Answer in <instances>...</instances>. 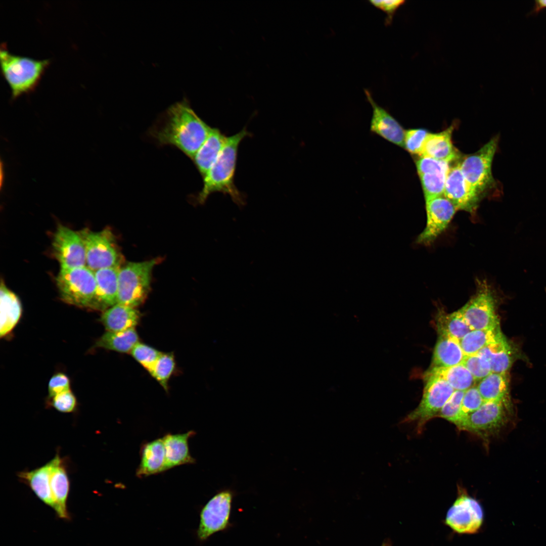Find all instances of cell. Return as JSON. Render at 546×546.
Returning <instances> with one entry per match:
<instances>
[{
	"instance_id": "1",
	"label": "cell",
	"mask_w": 546,
	"mask_h": 546,
	"mask_svg": "<svg viewBox=\"0 0 546 546\" xmlns=\"http://www.w3.org/2000/svg\"><path fill=\"white\" fill-rule=\"evenodd\" d=\"M212 127L183 100L171 105L162 118L150 130L159 146H171L191 160L209 135Z\"/></svg>"
},
{
	"instance_id": "2",
	"label": "cell",
	"mask_w": 546,
	"mask_h": 546,
	"mask_svg": "<svg viewBox=\"0 0 546 546\" xmlns=\"http://www.w3.org/2000/svg\"><path fill=\"white\" fill-rule=\"evenodd\" d=\"M250 133L246 128L227 137L224 145L218 157L203 177L202 190L196 195L198 204H203L213 193L220 192L229 195L239 206L245 204L243 195L235 185L238 151L242 140Z\"/></svg>"
},
{
	"instance_id": "3",
	"label": "cell",
	"mask_w": 546,
	"mask_h": 546,
	"mask_svg": "<svg viewBox=\"0 0 546 546\" xmlns=\"http://www.w3.org/2000/svg\"><path fill=\"white\" fill-rule=\"evenodd\" d=\"M514 418L511 400L484 401L477 410L465 418L457 428L476 434L487 442L501 433Z\"/></svg>"
},
{
	"instance_id": "4",
	"label": "cell",
	"mask_w": 546,
	"mask_h": 546,
	"mask_svg": "<svg viewBox=\"0 0 546 546\" xmlns=\"http://www.w3.org/2000/svg\"><path fill=\"white\" fill-rule=\"evenodd\" d=\"M3 45L0 51L2 72L10 87L12 99L32 91L36 86L49 60H36L10 54Z\"/></svg>"
},
{
	"instance_id": "5",
	"label": "cell",
	"mask_w": 546,
	"mask_h": 546,
	"mask_svg": "<svg viewBox=\"0 0 546 546\" xmlns=\"http://www.w3.org/2000/svg\"><path fill=\"white\" fill-rule=\"evenodd\" d=\"M159 260L128 262L121 266L117 303L136 308L144 302L150 291L152 270Z\"/></svg>"
},
{
	"instance_id": "6",
	"label": "cell",
	"mask_w": 546,
	"mask_h": 546,
	"mask_svg": "<svg viewBox=\"0 0 546 546\" xmlns=\"http://www.w3.org/2000/svg\"><path fill=\"white\" fill-rule=\"evenodd\" d=\"M498 139H491L476 152L466 156L459 163L469 188L480 199L497 187L491 167Z\"/></svg>"
},
{
	"instance_id": "7",
	"label": "cell",
	"mask_w": 546,
	"mask_h": 546,
	"mask_svg": "<svg viewBox=\"0 0 546 546\" xmlns=\"http://www.w3.org/2000/svg\"><path fill=\"white\" fill-rule=\"evenodd\" d=\"M79 233L85 246L86 266L92 270L123 265L122 255L113 233L109 228L98 232L85 228Z\"/></svg>"
},
{
	"instance_id": "8",
	"label": "cell",
	"mask_w": 546,
	"mask_h": 546,
	"mask_svg": "<svg viewBox=\"0 0 546 546\" xmlns=\"http://www.w3.org/2000/svg\"><path fill=\"white\" fill-rule=\"evenodd\" d=\"M56 280L62 300L76 306L89 307L96 289L94 271L86 266L61 268Z\"/></svg>"
},
{
	"instance_id": "9",
	"label": "cell",
	"mask_w": 546,
	"mask_h": 546,
	"mask_svg": "<svg viewBox=\"0 0 546 546\" xmlns=\"http://www.w3.org/2000/svg\"><path fill=\"white\" fill-rule=\"evenodd\" d=\"M426 384L421 402L400 424L415 422L418 432L422 431L429 421L438 417L443 405L454 390L446 381L439 378L426 376Z\"/></svg>"
},
{
	"instance_id": "10",
	"label": "cell",
	"mask_w": 546,
	"mask_h": 546,
	"mask_svg": "<svg viewBox=\"0 0 546 546\" xmlns=\"http://www.w3.org/2000/svg\"><path fill=\"white\" fill-rule=\"evenodd\" d=\"M460 310L472 330L499 326L493 291L485 281L478 283L475 295Z\"/></svg>"
},
{
	"instance_id": "11",
	"label": "cell",
	"mask_w": 546,
	"mask_h": 546,
	"mask_svg": "<svg viewBox=\"0 0 546 546\" xmlns=\"http://www.w3.org/2000/svg\"><path fill=\"white\" fill-rule=\"evenodd\" d=\"M233 492L221 490L213 496L202 509L197 535L200 541L206 540L213 534L226 530L231 526L230 516Z\"/></svg>"
},
{
	"instance_id": "12",
	"label": "cell",
	"mask_w": 546,
	"mask_h": 546,
	"mask_svg": "<svg viewBox=\"0 0 546 546\" xmlns=\"http://www.w3.org/2000/svg\"><path fill=\"white\" fill-rule=\"evenodd\" d=\"M52 248L61 268L86 266L85 246L79 231L59 225L53 235Z\"/></svg>"
},
{
	"instance_id": "13",
	"label": "cell",
	"mask_w": 546,
	"mask_h": 546,
	"mask_svg": "<svg viewBox=\"0 0 546 546\" xmlns=\"http://www.w3.org/2000/svg\"><path fill=\"white\" fill-rule=\"evenodd\" d=\"M483 518L479 503L461 492L448 511L446 523L459 533H473L480 527Z\"/></svg>"
},
{
	"instance_id": "14",
	"label": "cell",
	"mask_w": 546,
	"mask_h": 546,
	"mask_svg": "<svg viewBox=\"0 0 546 546\" xmlns=\"http://www.w3.org/2000/svg\"><path fill=\"white\" fill-rule=\"evenodd\" d=\"M425 201L426 224L417 242L429 245L446 230L457 210L443 195Z\"/></svg>"
},
{
	"instance_id": "15",
	"label": "cell",
	"mask_w": 546,
	"mask_h": 546,
	"mask_svg": "<svg viewBox=\"0 0 546 546\" xmlns=\"http://www.w3.org/2000/svg\"><path fill=\"white\" fill-rule=\"evenodd\" d=\"M416 167L425 200L443 195L450 167L449 162L420 157L416 162Z\"/></svg>"
},
{
	"instance_id": "16",
	"label": "cell",
	"mask_w": 546,
	"mask_h": 546,
	"mask_svg": "<svg viewBox=\"0 0 546 546\" xmlns=\"http://www.w3.org/2000/svg\"><path fill=\"white\" fill-rule=\"evenodd\" d=\"M443 195L452 203L457 210H464L471 213L476 211L481 200L469 188L459 163L450 167Z\"/></svg>"
},
{
	"instance_id": "17",
	"label": "cell",
	"mask_w": 546,
	"mask_h": 546,
	"mask_svg": "<svg viewBox=\"0 0 546 546\" xmlns=\"http://www.w3.org/2000/svg\"><path fill=\"white\" fill-rule=\"evenodd\" d=\"M365 93L373 109L370 126L371 132L388 142L403 147L405 130L386 110L375 102L369 90L365 89Z\"/></svg>"
},
{
	"instance_id": "18",
	"label": "cell",
	"mask_w": 546,
	"mask_h": 546,
	"mask_svg": "<svg viewBox=\"0 0 546 546\" xmlns=\"http://www.w3.org/2000/svg\"><path fill=\"white\" fill-rule=\"evenodd\" d=\"M120 267L105 268L94 271L96 289L89 308L104 311L117 303Z\"/></svg>"
},
{
	"instance_id": "19",
	"label": "cell",
	"mask_w": 546,
	"mask_h": 546,
	"mask_svg": "<svg viewBox=\"0 0 546 546\" xmlns=\"http://www.w3.org/2000/svg\"><path fill=\"white\" fill-rule=\"evenodd\" d=\"M52 466L50 485L57 516L65 520L70 518L67 510L69 491V480L64 459L57 453L51 460Z\"/></svg>"
},
{
	"instance_id": "20",
	"label": "cell",
	"mask_w": 546,
	"mask_h": 546,
	"mask_svg": "<svg viewBox=\"0 0 546 546\" xmlns=\"http://www.w3.org/2000/svg\"><path fill=\"white\" fill-rule=\"evenodd\" d=\"M453 126L435 133H429L423 146L420 157H427L451 162L459 157L451 140Z\"/></svg>"
},
{
	"instance_id": "21",
	"label": "cell",
	"mask_w": 546,
	"mask_h": 546,
	"mask_svg": "<svg viewBox=\"0 0 546 546\" xmlns=\"http://www.w3.org/2000/svg\"><path fill=\"white\" fill-rule=\"evenodd\" d=\"M51 460L42 466L30 471H23L17 474L20 481L29 486L37 497L52 508H55L50 479Z\"/></svg>"
},
{
	"instance_id": "22",
	"label": "cell",
	"mask_w": 546,
	"mask_h": 546,
	"mask_svg": "<svg viewBox=\"0 0 546 546\" xmlns=\"http://www.w3.org/2000/svg\"><path fill=\"white\" fill-rule=\"evenodd\" d=\"M141 317L136 308L117 303L103 312L100 321L107 332H122L134 328Z\"/></svg>"
},
{
	"instance_id": "23",
	"label": "cell",
	"mask_w": 546,
	"mask_h": 546,
	"mask_svg": "<svg viewBox=\"0 0 546 546\" xmlns=\"http://www.w3.org/2000/svg\"><path fill=\"white\" fill-rule=\"evenodd\" d=\"M478 354L489 362L492 373H507L517 354L514 347L505 336L480 350Z\"/></svg>"
},
{
	"instance_id": "24",
	"label": "cell",
	"mask_w": 546,
	"mask_h": 546,
	"mask_svg": "<svg viewBox=\"0 0 546 546\" xmlns=\"http://www.w3.org/2000/svg\"><path fill=\"white\" fill-rule=\"evenodd\" d=\"M226 138L219 129L212 128L207 139L195 154L192 160L202 177L218 157Z\"/></svg>"
},
{
	"instance_id": "25",
	"label": "cell",
	"mask_w": 546,
	"mask_h": 546,
	"mask_svg": "<svg viewBox=\"0 0 546 546\" xmlns=\"http://www.w3.org/2000/svg\"><path fill=\"white\" fill-rule=\"evenodd\" d=\"M194 434V431H190L183 434H167L162 438L165 452V470L194 463L188 447V439Z\"/></svg>"
},
{
	"instance_id": "26",
	"label": "cell",
	"mask_w": 546,
	"mask_h": 546,
	"mask_svg": "<svg viewBox=\"0 0 546 546\" xmlns=\"http://www.w3.org/2000/svg\"><path fill=\"white\" fill-rule=\"evenodd\" d=\"M465 356L459 340L439 334L434 350L432 367H448L460 365Z\"/></svg>"
},
{
	"instance_id": "27",
	"label": "cell",
	"mask_w": 546,
	"mask_h": 546,
	"mask_svg": "<svg viewBox=\"0 0 546 546\" xmlns=\"http://www.w3.org/2000/svg\"><path fill=\"white\" fill-rule=\"evenodd\" d=\"M165 452L162 438L144 445L142 450L141 463L138 468V477L148 476L165 471Z\"/></svg>"
},
{
	"instance_id": "28",
	"label": "cell",
	"mask_w": 546,
	"mask_h": 546,
	"mask_svg": "<svg viewBox=\"0 0 546 546\" xmlns=\"http://www.w3.org/2000/svg\"><path fill=\"white\" fill-rule=\"evenodd\" d=\"M1 337L10 332L18 322L21 315L20 301L16 295L1 282L0 288Z\"/></svg>"
},
{
	"instance_id": "29",
	"label": "cell",
	"mask_w": 546,
	"mask_h": 546,
	"mask_svg": "<svg viewBox=\"0 0 546 546\" xmlns=\"http://www.w3.org/2000/svg\"><path fill=\"white\" fill-rule=\"evenodd\" d=\"M426 376L441 379L448 383L454 390L466 391L475 386L476 382L463 364L448 367H432L426 373Z\"/></svg>"
},
{
	"instance_id": "30",
	"label": "cell",
	"mask_w": 546,
	"mask_h": 546,
	"mask_svg": "<svg viewBox=\"0 0 546 546\" xmlns=\"http://www.w3.org/2000/svg\"><path fill=\"white\" fill-rule=\"evenodd\" d=\"M477 387L484 402L510 400L507 373L492 372L481 380Z\"/></svg>"
},
{
	"instance_id": "31",
	"label": "cell",
	"mask_w": 546,
	"mask_h": 546,
	"mask_svg": "<svg viewBox=\"0 0 546 546\" xmlns=\"http://www.w3.org/2000/svg\"><path fill=\"white\" fill-rule=\"evenodd\" d=\"M138 342V334L133 328L122 332H107L97 340L95 345L118 352L128 353Z\"/></svg>"
},
{
	"instance_id": "32",
	"label": "cell",
	"mask_w": 546,
	"mask_h": 546,
	"mask_svg": "<svg viewBox=\"0 0 546 546\" xmlns=\"http://www.w3.org/2000/svg\"><path fill=\"white\" fill-rule=\"evenodd\" d=\"M504 336L500 326L493 329L471 330L460 341L465 355L477 354L485 347L494 343Z\"/></svg>"
},
{
	"instance_id": "33",
	"label": "cell",
	"mask_w": 546,
	"mask_h": 546,
	"mask_svg": "<svg viewBox=\"0 0 546 546\" xmlns=\"http://www.w3.org/2000/svg\"><path fill=\"white\" fill-rule=\"evenodd\" d=\"M436 326L439 334L445 335L459 341L472 330L460 309L450 313L440 312L437 317Z\"/></svg>"
},
{
	"instance_id": "34",
	"label": "cell",
	"mask_w": 546,
	"mask_h": 546,
	"mask_svg": "<svg viewBox=\"0 0 546 546\" xmlns=\"http://www.w3.org/2000/svg\"><path fill=\"white\" fill-rule=\"evenodd\" d=\"M175 367L173 353H161L151 371V375L158 381L165 391L168 390V383Z\"/></svg>"
},
{
	"instance_id": "35",
	"label": "cell",
	"mask_w": 546,
	"mask_h": 546,
	"mask_svg": "<svg viewBox=\"0 0 546 546\" xmlns=\"http://www.w3.org/2000/svg\"><path fill=\"white\" fill-rule=\"evenodd\" d=\"M465 391L454 390L440 411L438 417L453 423L457 427L461 421V409Z\"/></svg>"
},
{
	"instance_id": "36",
	"label": "cell",
	"mask_w": 546,
	"mask_h": 546,
	"mask_svg": "<svg viewBox=\"0 0 546 546\" xmlns=\"http://www.w3.org/2000/svg\"><path fill=\"white\" fill-rule=\"evenodd\" d=\"M130 353L149 372L162 352L149 345L138 342Z\"/></svg>"
},
{
	"instance_id": "37",
	"label": "cell",
	"mask_w": 546,
	"mask_h": 546,
	"mask_svg": "<svg viewBox=\"0 0 546 546\" xmlns=\"http://www.w3.org/2000/svg\"><path fill=\"white\" fill-rule=\"evenodd\" d=\"M476 381H480L492 373L488 360L479 354L465 355L462 363Z\"/></svg>"
},
{
	"instance_id": "38",
	"label": "cell",
	"mask_w": 546,
	"mask_h": 546,
	"mask_svg": "<svg viewBox=\"0 0 546 546\" xmlns=\"http://www.w3.org/2000/svg\"><path fill=\"white\" fill-rule=\"evenodd\" d=\"M484 401L478 391L477 386H474L465 391L462 399L461 416L462 421L469 415L477 410Z\"/></svg>"
},
{
	"instance_id": "39",
	"label": "cell",
	"mask_w": 546,
	"mask_h": 546,
	"mask_svg": "<svg viewBox=\"0 0 546 546\" xmlns=\"http://www.w3.org/2000/svg\"><path fill=\"white\" fill-rule=\"evenodd\" d=\"M429 133L424 129L405 130L403 147L410 153L420 156L424 142Z\"/></svg>"
},
{
	"instance_id": "40",
	"label": "cell",
	"mask_w": 546,
	"mask_h": 546,
	"mask_svg": "<svg viewBox=\"0 0 546 546\" xmlns=\"http://www.w3.org/2000/svg\"><path fill=\"white\" fill-rule=\"evenodd\" d=\"M50 398V404L60 412L72 413L76 408L77 400L70 390L58 394Z\"/></svg>"
},
{
	"instance_id": "41",
	"label": "cell",
	"mask_w": 546,
	"mask_h": 546,
	"mask_svg": "<svg viewBox=\"0 0 546 546\" xmlns=\"http://www.w3.org/2000/svg\"><path fill=\"white\" fill-rule=\"evenodd\" d=\"M70 390V380L64 373H58L53 375L50 379L48 391L49 398L62 392Z\"/></svg>"
},
{
	"instance_id": "42",
	"label": "cell",
	"mask_w": 546,
	"mask_h": 546,
	"mask_svg": "<svg viewBox=\"0 0 546 546\" xmlns=\"http://www.w3.org/2000/svg\"><path fill=\"white\" fill-rule=\"evenodd\" d=\"M370 3L375 7L383 11L387 15L386 23H391L396 10L404 3L402 0H371Z\"/></svg>"
},
{
	"instance_id": "43",
	"label": "cell",
	"mask_w": 546,
	"mask_h": 546,
	"mask_svg": "<svg viewBox=\"0 0 546 546\" xmlns=\"http://www.w3.org/2000/svg\"><path fill=\"white\" fill-rule=\"evenodd\" d=\"M544 8H546V0H536L535 1L533 8L529 13V15L537 14Z\"/></svg>"
}]
</instances>
